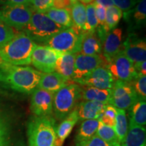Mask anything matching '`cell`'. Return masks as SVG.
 Instances as JSON below:
<instances>
[{
	"label": "cell",
	"mask_w": 146,
	"mask_h": 146,
	"mask_svg": "<svg viewBox=\"0 0 146 146\" xmlns=\"http://www.w3.org/2000/svg\"><path fill=\"white\" fill-rule=\"evenodd\" d=\"M42 72L29 66L12 65L0 61V87L31 94L38 87Z\"/></svg>",
	"instance_id": "cell-1"
},
{
	"label": "cell",
	"mask_w": 146,
	"mask_h": 146,
	"mask_svg": "<svg viewBox=\"0 0 146 146\" xmlns=\"http://www.w3.org/2000/svg\"><path fill=\"white\" fill-rule=\"evenodd\" d=\"M37 45L25 33H19L0 48V61L15 66L30 64L32 54Z\"/></svg>",
	"instance_id": "cell-2"
},
{
	"label": "cell",
	"mask_w": 146,
	"mask_h": 146,
	"mask_svg": "<svg viewBox=\"0 0 146 146\" xmlns=\"http://www.w3.org/2000/svg\"><path fill=\"white\" fill-rule=\"evenodd\" d=\"M57 126L52 116H33L27 127L29 146H54Z\"/></svg>",
	"instance_id": "cell-3"
},
{
	"label": "cell",
	"mask_w": 146,
	"mask_h": 146,
	"mask_svg": "<svg viewBox=\"0 0 146 146\" xmlns=\"http://www.w3.org/2000/svg\"><path fill=\"white\" fill-rule=\"evenodd\" d=\"M66 29L52 21L45 13L34 12L24 33L35 43L44 45L51 38Z\"/></svg>",
	"instance_id": "cell-4"
},
{
	"label": "cell",
	"mask_w": 146,
	"mask_h": 146,
	"mask_svg": "<svg viewBox=\"0 0 146 146\" xmlns=\"http://www.w3.org/2000/svg\"><path fill=\"white\" fill-rule=\"evenodd\" d=\"M81 90L78 84L69 83L55 93L53 111L56 119L62 120L72 112L81 99Z\"/></svg>",
	"instance_id": "cell-5"
},
{
	"label": "cell",
	"mask_w": 146,
	"mask_h": 146,
	"mask_svg": "<svg viewBox=\"0 0 146 146\" xmlns=\"http://www.w3.org/2000/svg\"><path fill=\"white\" fill-rule=\"evenodd\" d=\"M84 33L72 26L58 33L44 45L61 54H78L81 50Z\"/></svg>",
	"instance_id": "cell-6"
},
{
	"label": "cell",
	"mask_w": 146,
	"mask_h": 146,
	"mask_svg": "<svg viewBox=\"0 0 146 146\" xmlns=\"http://www.w3.org/2000/svg\"><path fill=\"white\" fill-rule=\"evenodd\" d=\"M34 10L28 5H0V19L8 26L24 30L30 21Z\"/></svg>",
	"instance_id": "cell-7"
},
{
	"label": "cell",
	"mask_w": 146,
	"mask_h": 146,
	"mask_svg": "<svg viewBox=\"0 0 146 146\" xmlns=\"http://www.w3.org/2000/svg\"><path fill=\"white\" fill-rule=\"evenodd\" d=\"M139 101L135 91L130 83L115 81L111 89L110 98L108 104L118 109L129 110L133 104Z\"/></svg>",
	"instance_id": "cell-8"
},
{
	"label": "cell",
	"mask_w": 146,
	"mask_h": 146,
	"mask_svg": "<svg viewBox=\"0 0 146 146\" xmlns=\"http://www.w3.org/2000/svg\"><path fill=\"white\" fill-rule=\"evenodd\" d=\"M106 67L114 81L131 83L138 76L135 70L134 64L122 51L108 61Z\"/></svg>",
	"instance_id": "cell-9"
},
{
	"label": "cell",
	"mask_w": 146,
	"mask_h": 146,
	"mask_svg": "<svg viewBox=\"0 0 146 146\" xmlns=\"http://www.w3.org/2000/svg\"><path fill=\"white\" fill-rule=\"evenodd\" d=\"M61 54L50 47L38 45L32 54L31 64L43 73L55 72L56 61Z\"/></svg>",
	"instance_id": "cell-10"
},
{
	"label": "cell",
	"mask_w": 146,
	"mask_h": 146,
	"mask_svg": "<svg viewBox=\"0 0 146 146\" xmlns=\"http://www.w3.org/2000/svg\"><path fill=\"white\" fill-rule=\"evenodd\" d=\"M107 62L101 55L89 56L77 54L74 61L72 81L77 83L89 73L99 66L106 65Z\"/></svg>",
	"instance_id": "cell-11"
},
{
	"label": "cell",
	"mask_w": 146,
	"mask_h": 146,
	"mask_svg": "<svg viewBox=\"0 0 146 146\" xmlns=\"http://www.w3.org/2000/svg\"><path fill=\"white\" fill-rule=\"evenodd\" d=\"M122 47V52L134 64L146 61L145 39L138 37L135 33H129Z\"/></svg>",
	"instance_id": "cell-12"
},
{
	"label": "cell",
	"mask_w": 146,
	"mask_h": 146,
	"mask_svg": "<svg viewBox=\"0 0 146 146\" xmlns=\"http://www.w3.org/2000/svg\"><path fill=\"white\" fill-rule=\"evenodd\" d=\"M114 81V78L106 66H102L91 71L76 83L83 86L93 87L100 89H111Z\"/></svg>",
	"instance_id": "cell-13"
},
{
	"label": "cell",
	"mask_w": 146,
	"mask_h": 146,
	"mask_svg": "<svg viewBox=\"0 0 146 146\" xmlns=\"http://www.w3.org/2000/svg\"><path fill=\"white\" fill-rule=\"evenodd\" d=\"M54 94L36 88L32 93L31 110L36 116H52Z\"/></svg>",
	"instance_id": "cell-14"
},
{
	"label": "cell",
	"mask_w": 146,
	"mask_h": 146,
	"mask_svg": "<svg viewBox=\"0 0 146 146\" xmlns=\"http://www.w3.org/2000/svg\"><path fill=\"white\" fill-rule=\"evenodd\" d=\"M123 16L130 33L143 28L146 23V0H141L134 8L124 12Z\"/></svg>",
	"instance_id": "cell-15"
},
{
	"label": "cell",
	"mask_w": 146,
	"mask_h": 146,
	"mask_svg": "<svg viewBox=\"0 0 146 146\" xmlns=\"http://www.w3.org/2000/svg\"><path fill=\"white\" fill-rule=\"evenodd\" d=\"M122 35L123 31L120 28H115L107 35L102 47V56L106 62L122 51Z\"/></svg>",
	"instance_id": "cell-16"
},
{
	"label": "cell",
	"mask_w": 146,
	"mask_h": 146,
	"mask_svg": "<svg viewBox=\"0 0 146 146\" xmlns=\"http://www.w3.org/2000/svg\"><path fill=\"white\" fill-rule=\"evenodd\" d=\"M107 104L95 101H83L76 108L78 119L99 120Z\"/></svg>",
	"instance_id": "cell-17"
},
{
	"label": "cell",
	"mask_w": 146,
	"mask_h": 146,
	"mask_svg": "<svg viewBox=\"0 0 146 146\" xmlns=\"http://www.w3.org/2000/svg\"><path fill=\"white\" fill-rule=\"evenodd\" d=\"M68 83V81L67 80L56 72L42 73L37 88L54 94Z\"/></svg>",
	"instance_id": "cell-18"
},
{
	"label": "cell",
	"mask_w": 146,
	"mask_h": 146,
	"mask_svg": "<svg viewBox=\"0 0 146 146\" xmlns=\"http://www.w3.org/2000/svg\"><path fill=\"white\" fill-rule=\"evenodd\" d=\"M145 127L129 123L127 132L120 146H145Z\"/></svg>",
	"instance_id": "cell-19"
},
{
	"label": "cell",
	"mask_w": 146,
	"mask_h": 146,
	"mask_svg": "<svg viewBox=\"0 0 146 146\" xmlns=\"http://www.w3.org/2000/svg\"><path fill=\"white\" fill-rule=\"evenodd\" d=\"M78 116L76 108L74 109L62 120V122L60 124L56 130V139L54 146H62L65 139L69 136L72 131L73 127L78 122Z\"/></svg>",
	"instance_id": "cell-20"
},
{
	"label": "cell",
	"mask_w": 146,
	"mask_h": 146,
	"mask_svg": "<svg viewBox=\"0 0 146 146\" xmlns=\"http://www.w3.org/2000/svg\"><path fill=\"white\" fill-rule=\"evenodd\" d=\"M103 43L96 31L94 32H85L82 40L81 54L89 56L100 55L102 52Z\"/></svg>",
	"instance_id": "cell-21"
},
{
	"label": "cell",
	"mask_w": 146,
	"mask_h": 146,
	"mask_svg": "<svg viewBox=\"0 0 146 146\" xmlns=\"http://www.w3.org/2000/svg\"><path fill=\"white\" fill-rule=\"evenodd\" d=\"M77 54H62L56 63L55 71L67 81H72L74 61Z\"/></svg>",
	"instance_id": "cell-22"
},
{
	"label": "cell",
	"mask_w": 146,
	"mask_h": 146,
	"mask_svg": "<svg viewBox=\"0 0 146 146\" xmlns=\"http://www.w3.org/2000/svg\"><path fill=\"white\" fill-rule=\"evenodd\" d=\"M98 125H99V120L98 119L83 120L76 135L75 139H74L75 146H79L85 143L95 135Z\"/></svg>",
	"instance_id": "cell-23"
},
{
	"label": "cell",
	"mask_w": 146,
	"mask_h": 146,
	"mask_svg": "<svg viewBox=\"0 0 146 146\" xmlns=\"http://www.w3.org/2000/svg\"><path fill=\"white\" fill-rule=\"evenodd\" d=\"M111 89H100L93 87H81V98L85 101H95L108 104Z\"/></svg>",
	"instance_id": "cell-24"
},
{
	"label": "cell",
	"mask_w": 146,
	"mask_h": 146,
	"mask_svg": "<svg viewBox=\"0 0 146 146\" xmlns=\"http://www.w3.org/2000/svg\"><path fill=\"white\" fill-rule=\"evenodd\" d=\"M45 14L54 23L66 29L70 28L73 26L70 9H58L52 7Z\"/></svg>",
	"instance_id": "cell-25"
},
{
	"label": "cell",
	"mask_w": 146,
	"mask_h": 146,
	"mask_svg": "<svg viewBox=\"0 0 146 146\" xmlns=\"http://www.w3.org/2000/svg\"><path fill=\"white\" fill-rule=\"evenodd\" d=\"M73 27L81 31L85 32L86 25V6L77 1L70 9Z\"/></svg>",
	"instance_id": "cell-26"
},
{
	"label": "cell",
	"mask_w": 146,
	"mask_h": 146,
	"mask_svg": "<svg viewBox=\"0 0 146 146\" xmlns=\"http://www.w3.org/2000/svg\"><path fill=\"white\" fill-rule=\"evenodd\" d=\"M130 123L145 127L146 125V102L139 100L130 109Z\"/></svg>",
	"instance_id": "cell-27"
},
{
	"label": "cell",
	"mask_w": 146,
	"mask_h": 146,
	"mask_svg": "<svg viewBox=\"0 0 146 146\" xmlns=\"http://www.w3.org/2000/svg\"><path fill=\"white\" fill-rule=\"evenodd\" d=\"M96 134L107 143L115 146H120V141L114 128L104 125L100 120Z\"/></svg>",
	"instance_id": "cell-28"
},
{
	"label": "cell",
	"mask_w": 146,
	"mask_h": 146,
	"mask_svg": "<svg viewBox=\"0 0 146 146\" xmlns=\"http://www.w3.org/2000/svg\"><path fill=\"white\" fill-rule=\"evenodd\" d=\"M114 129L120 143L125 137L128 130L127 118L125 110H124L116 108V123Z\"/></svg>",
	"instance_id": "cell-29"
},
{
	"label": "cell",
	"mask_w": 146,
	"mask_h": 146,
	"mask_svg": "<svg viewBox=\"0 0 146 146\" xmlns=\"http://www.w3.org/2000/svg\"><path fill=\"white\" fill-rule=\"evenodd\" d=\"M123 12L118 7L112 5L106 8V25L108 32L116 28L123 16Z\"/></svg>",
	"instance_id": "cell-30"
},
{
	"label": "cell",
	"mask_w": 146,
	"mask_h": 146,
	"mask_svg": "<svg viewBox=\"0 0 146 146\" xmlns=\"http://www.w3.org/2000/svg\"><path fill=\"white\" fill-rule=\"evenodd\" d=\"M0 146H14L10 125L0 109Z\"/></svg>",
	"instance_id": "cell-31"
},
{
	"label": "cell",
	"mask_w": 146,
	"mask_h": 146,
	"mask_svg": "<svg viewBox=\"0 0 146 146\" xmlns=\"http://www.w3.org/2000/svg\"><path fill=\"white\" fill-rule=\"evenodd\" d=\"M98 27L96 10L94 3H89L86 6V25L85 32H94Z\"/></svg>",
	"instance_id": "cell-32"
},
{
	"label": "cell",
	"mask_w": 146,
	"mask_h": 146,
	"mask_svg": "<svg viewBox=\"0 0 146 146\" xmlns=\"http://www.w3.org/2000/svg\"><path fill=\"white\" fill-rule=\"evenodd\" d=\"M116 108L110 104H107L99 120L104 125L114 127L116 123Z\"/></svg>",
	"instance_id": "cell-33"
},
{
	"label": "cell",
	"mask_w": 146,
	"mask_h": 146,
	"mask_svg": "<svg viewBox=\"0 0 146 146\" xmlns=\"http://www.w3.org/2000/svg\"><path fill=\"white\" fill-rule=\"evenodd\" d=\"M137 95L139 100H146V75H138L130 83Z\"/></svg>",
	"instance_id": "cell-34"
},
{
	"label": "cell",
	"mask_w": 146,
	"mask_h": 146,
	"mask_svg": "<svg viewBox=\"0 0 146 146\" xmlns=\"http://www.w3.org/2000/svg\"><path fill=\"white\" fill-rule=\"evenodd\" d=\"M15 35L13 29L0 19V48L13 39Z\"/></svg>",
	"instance_id": "cell-35"
},
{
	"label": "cell",
	"mask_w": 146,
	"mask_h": 146,
	"mask_svg": "<svg viewBox=\"0 0 146 146\" xmlns=\"http://www.w3.org/2000/svg\"><path fill=\"white\" fill-rule=\"evenodd\" d=\"M53 1L54 0H30V6L35 12L45 13L52 7Z\"/></svg>",
	"instance_id": "cell-36"
},
{
	"label": "cell",
	"mask_w": 146,
	"mask_h": 146,
	"mask_svg": "<svg viewBox=\"0 0 146 146\" xmlns=\"http://www.w3.org/2000/svg\"><path fill=\"white\" fill-rule=\"evenodd\" d=\"M141 0H112L115 6L122 11L127 12L134 8Z\"/></svg>",
	"instance_id": "cell-37"
},
{
	"label": "cell",
	"mask_w": 146,
	"mask_h": 146,
	"mask_svg": "<svg viewBox=\"0 0 146 146\" xmlns=\"http://www.w3.org/2000/svg\"><path fill=\"white\" fill-rule=\"evenodd\" d=\"M79 146H115L113 145L112 144H110L105 141H104L103 139H102L101 138L99 137L96 134L91 137L89 141L85 142V143L82 144V145Z\"/></svg>",
	"instance_id": "cell-38"
},
{
	"label": "cell",
	"mask_w": 146,
	"mask_h": 146,
	"mask_svg": "<svg viewBox=\"0 0 146 146\" xmlns=\"http://www.w3.org/2000/svg\"><path fill=\"white\" fill-rule=\"evenodd\" d=\"M30 5V0H0V5Z\"/></svg>",
	"instance_id": "cell-39"
},
{
	"label": "cell",
	"mask_w": 146,
	"mask_h": 146,
	"mask_svg": "<svg viewBox=\"0 0 146 146\" xmlns=\"http://www.w3.org/2000/svg\"><path fill=\"white\" fill-rule=\"evenodd\" d=\"M134 68L137 75H146V61L135 64Z\"/></svg>",
	"instance_id": "cell-40"
},
{
	"label": "cell",
	"mask_w": 146,
	"mask_h": 146,
	"mask_svg": "<svg viewBox=\"0 0 146 146\" xmlns=\"http://www.w3.org/2000/svg\"><path fill=\"white\" fill-rule=\"evenodd\" d=\"M93 3H97V4L102 5L104 7H105L106 8L112 6V5H114L112 0H94V2Z\"/></svg>",
	"instance_id": "cell-41"
},
{
	"label": "cell",
	"mask_w": 146,
	"mask_h": 146,
	"mask_svg": "<svg viewBox=\"0 0 146 146\" xmlns=\"http://www.w3.org/2000/svg\"><path fill=\"white\" fill-rule=\"evenodd\" d=\"M78 1V0H77ZM82 3H86V4H89V3H91L93 1H94V0H79Z\"/></svg>",
	"instance_id": "cell-42"
}]
</instances>
